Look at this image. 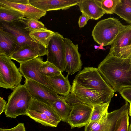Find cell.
<instances>
[{"mask_svg":"<svg viewBox=\"0 0 131 131\" xmlns=\"http://www.w3.org/2000/svg\"><path fill=\"white\" fill-rule=\"evenodd\" d=\"M130 59H124L108 54L98 69L106 82L115 92L131 86Z\"/></svg>","mask_w":131,"mask_h":131,"instance_id":"1","label":"cell"},{"mask_svg":"<svg viewBox=\"0 0 131 131\" xmlns=\"http://www.w3.org/2000/svg\"><path fill=\"white\" fill-rule=\"evenodd\" d=\"M129 26L124 25L118 19L110 17L98 22L92 35L99 44L103 46L111 45L118 35Z\"/></svg>","mask_w":131,"mask_h":131,"instance_id":"2","label":"cell"},{"mask_svg":"<svg viewBox=\"0 0 131 131\" xmlns=\"http://www.w3.org/2000/svg\"><path fill=\"white\" fill-rule=\"evenodd\" d=\"M32 100L24 84L14 89L8 97L4 110L7 117L15 118L19 115H27Z\"/></svg>","mask_w":131,"mask_h":131,"instance_id":"3","label":"cell"},{"mask_svg":"<svg viewBox=\"0 0 131 131\" xmlns=\"http://www.w3.org/2000/svg\"><path fill=\"white\" fill-rule=\"evenodd\" d=\"M0 23V28L11 33L15 37L19 48L27 45L37 52L39 57L47 55L46 49L36 42L30 36L29 34L31 31L27 28L25 18L13 22Z\"/></svg>","mask_w":131,"mask_h":131,"instance_id":"4","label":"cell"},{"mask_svg":"<svg viewBox=\"0 0 131 131\" xmlns=\"http://www.w3.org/2000/svg\"><path fill=\"white\" fill-rule=\"evenodd\" d=\"M74 79L84 87L96 90L112 98L115 92L103 78L98 68H95L84 67L79 72Z\"/></svg>","mask_w":131,"mask_h":131,"instance_id":"5","label":"cell"},{"mask_svg":"<svg viewBox=\"0 0 131 131\" xmlns=\"http://www.w3.org/2000/svg\"><path fill=\"white\" fill-rule=\"evenodd\" d=\"M64 97L72 107L68 120L71 129L88 125L90 122L93 107L80 102L71 93Z\"/></svg>","mask_w":131,"mask_h":131,"instance_id":"6","label":"cell"},{"mask_svg":"<svg viewBox=\"0 0 131 131\" xmlns=\"http://www.w3.org/2000/svg\"><path fill=\"white\" fill-rule=\"evenodd\" d=\"M23 75L9 57L0 55V86L13 90L21 85Z\"/></svg>","mask_w":131,"mask_h":131,"instance_id":"7","label":"cell"},{"mask_svg":"<svg viewBox=\"0 0 131 131\" xmlns=\"http://www.w3.org/2000/svg\"><path fill=\"white\" fill-rule=\"evenodd\" d=\"M64 38L59 33L54 32L46 48L47 61L53 64L61 71L65 70V48Z\"/></svg>","mask_w":131,"mask_h":131,"instance_id":"8","label":"cell"},{"mask_svg":"<svg viewBox=\"0 0 131 131\" xmlns=\"http://www.w3.org/2000/svg\"><path fill=\"white\" fill-rule=\"evenodd\" d=\"M71 93L80 102L93 106L94 105L110 102L112 98L96 90L84 87L74 79Z\"/></svg>","mask_w":131,"mask_h":131,"instance_id":"9","label":"cell"},{"mask_svg":"<svg viewBox=\"0 0 131 131\" xmlns=\"http://www.w3.org/2000/svg\"><path fill=\"white\" fill-rule=\"evenodd\" d=\"M129 105L128 102L120 108L104 113L97 121L90 122L85 126L84 131H114L117 120L122 112Z\"/></svg>","mask_w":131,"mask_h":131,"instance_id":"10","label":"cell"},{"mask_svg":"<svg viewBox=\"0 0 131 131\" xmlns=\"http://www.w3.org/2000/svg\"><path fill=\"white\" fill-rule=\"evenodd\" d=\"M24 85L32 99L51 106V103L58 99L60 96L54 91L40 83L25 79Z\"/></svg>","mask_w":131,"mask_h":131,"instance_id":"11","label":"cell"},{"mask_svg":"<svg viewBox=\"0 0 131 131\" xmlns=\"http://www.w3.org/2000/svg\"><path fill=\"white\" fill-rule=\"evenodd\" d=\"M43 59L42 58L38 57L20 63L19 69L23 76L25 79H29L40 83L53 91L48 78L42 75L40 72V68L43 62Z\"/></svg>","mask_w":131,"mask_h":131,"instance_id":"12","label":"cell"},{"mask_svg":"<svg viewBox=\"0 0 131 131\" xmlns=\"http://www.w3.org/2000/svg\"><path fill=\"white\" fill-rule=\"evenodd\" d=\"M65 48V70L69 75L81 69L82 63L81 55L78 51L77 44L75 45L68 38L64 39Z\"/></svg>","mask_w":131,"mask_h":131,"instance_id":"13","label":"cell"},{"mask_svg":"<svg viewBox=\"0 0 131 131\" xmlns=\"http://www.w3.org/2000/svg\"><path fill=\"white\" fill-rule=\"evenodd\" d=\"M79 0H29L30 5L46 12L48 11L66 10L77 5Z\"/></svg>","mask_w":131,"mask_h":131,"instance_id":"14","label":"cell"},{"mask_svg":"<svg viewBox=\"0 0 131 131\" xmlns=\"http://www.w3.org/2000/svg\"><path fill=\"white\" fill-rule=\"evenodd\" d=\"M0 6L10 7L22 13L24 17L28 19L38 20L46 15V12L30 4H21L14 3L7 0H0Z\"/></svg>","mask_w":131,"mask_h":131,"instance_id":"15","label":"cell"},{"mask_svg":"<svg viewBox=\"0 0 131 131\" xmlns=\"http://www.w3.org/2000/svg\"><path fill=\"white\" fill-rule=\"evenodd\" d=\"M77 5L82 13L90 19L98 20L106 14L102 7L100 0H79Z\"/></svg>","mask_w":131,"mask_h":131,"instance_id":"16","label":"cell"},{"mask_svg":"<svg viewBox=\"0 0 131 131\" xmlns=\"http://www.w3.org/2000/svg\"><path fill=\"white\" fill-rule=\"evenodd\" d=\"M19 48L15 38L0 28V55L10 57Z\"/></svg>","mask_w":131,"mask_h":131,"instance_id":"17","label":"cell"},{"mask_svg":"<svg viewBox=\"0 0 131 131\" xmlns=\"http://www.w3.org/2000/svg\"><path fill=\"white\" fill-rule=\"evenodd\" d=\"M67 74L66 77L61 73L53 77L48 78L53 91L58 95L65 97L71 92V86L68 80Z\"/></svg>","mask_w":131,"mask_h":131,"instance_id":"18","label":"cell"},{"mask_svg":"<svg viewBox=\"0 0 131 131\" xmlns=\"http://www.w3.org/2000/svg\"><path fill=\"white\" fill-rule=\"evenodd\" d=\"M39 57L37 52L29 46L26 45L20 47L10 57L20 63Z\"/></svg>","mask_w":131,"mask_h":131,"instance_id":"19","label":"cell"},{"mask_svg":"<svg viewBox=\"0 0 131 131\" xmlns=\"http://www.w3.org/2000/svg\"><path fill=\"white\" fill-rule=\"evenodd\" d=\"M131 40V25L120 33L111 45L108 54L113 55L120 49L128 45Z\"/></svg>","mask_w":131,"mask_h":131,"instance_id":"20","label":"cell"},{"mask_svg":"<svg viewBox=\"0 0 131 131\" xmlns=\"http://www.w3.org/2000/svg\"><path fill=\"white\" fill-rule=\"evenodd\" d=\"M50 104L61 121L68 123V116L72 107L64 99V97L60 95L58 99Z\"/></svg>","mask_w":131,"mask_h":131,"instance_id":"21","label":"cell"},{"mask_svg":"<svg viewBox=\"0 0 131 131\" xmlns=\"http://www.w3.org/2000/svg\"><path fill=\"white\" fill-rule=\"evenodd\" d=\"M28 109L44 114L58 124L61 121L52 106L36 100H32Z\"/></svg>","mask_w":131,"mask_h":131,"instance_id":"22","label":"cell"},{"mask_svg":"<svg viewBox=\"0 0 131 131\" xmlns=\"http://www.w3.org/2000/svg\"><path fill=\"white\" fill-rule=\"evenodd\" d=\"M24 18L20 11L10 7L0 6V22H10L18 21Z\"/></svg>","mask_w":131,"mask_h":131,"instance_id":"23","label":"cell"},{"mask_svg":"<svg viewBox=\"0 0 131 131\" xmlns=\"http://www.w3.org/2000/svg\"><path fill=\"white\" fill-rule=\"evenodd\" d=\"M54 33V32L46 28L41 30L31 31L29 35L36 42L43 46L46 49Z\"/></svg>","mask_w":131,"mask_h":131,"instance_id":"24","label":"cell"},{"mask_svg":"<svg viewBox=\"0 0 131 131\" xmlns=\"http://www.w3.org/2000/svg\"><path fill=\"white\" fill-rule=\"evenodd\" d=\"M114 13L131 25V0H121L116 6Z\"/></svg>","mask_w":131,"mask_h":131,"instance_id":"25","label":"cell"},{"mask_svg":"<svg viewBox=\"0 0 131 131\" xmlns=\"http://www.w3.org/2000/svg\"><path fill=\"white\" fill-rule=\"evenodd\" d=\"M27 116L45 126L56 127L58 124L45 114L35 110L28 109Z\"/></svg>","mask_w":131,"mask_h":131,"instance_id":"26","label":"cell"},{"mask_svg":"<svg viewBox=\"0 0 131 131\" xmlns=\"http://www.w3.org/2000/svg\"><path fill=\"white\" fill-rule=\"evenodd\" d=\"M129 106L122 113L117 120L114 131H129Z\"/></svg>","mask_w":131,"mask_h":131,"instance_id":"27","label":"cell"},{"mask_svg":"<svg viewBox=\"0 0 131 131\" xmlns=\"http://www.w3.org/2000/svg\"><path fill=\"white\" fill-rule=\"evenodd\" d=\"M41 74L47 77L50 78L62 73L60 70L51 62H43L40 68Z\"/></svg>","mask_w":131,"mask_h":131,"instance_id":"28","label":"cell"},{"mask_svg":"<svg viewBox=\"0 0 131 131\" xmlns=\"http://www.w3.org/2000/svg\"><path fill=\"white\" fill-rule=\"evenodd\" d=\"M110 102L93 105L90 122L95 121L100 118L105 113L108 112Z\"/></svg>","mask_w":131,"mask_h":131,"instance_id":"29","label":"cell"},{"mask_svg":"<svg viewBox=\"0 0 131 131\" xmlns=\"http://www.w3.org/2000/svg\"><path fill=\"white\" fill-rule=\"evenodd\" d=\"M102 7L106 14L114 13L117 5L121 0H100Z\"/></svg>","mask_w":131,"mask_h":131,"instance_id":"30","label":"cell"},{"mask_svg":"<svg viewBox=\"0 0 131 131\" xmlns=\"http://www.w3.org/2000/svg\"><path fill=\"white\" fill-rule=\"evenodd\" d=\"M27 28L30 31H39L46 28L42 22L38 20L25 18Z\"/></svg>","mask_w":131,"mask_h":131,"instance_id":"31","label":"cell"},{"mask_svg":"<svg viewBox=\"0 0 131 131\" xmlns=\"http://www.w3.org/2000/svg\"><path fill=\"white\" fill-rule=\"evenodd\" d=\"M112 55L124 59H131V40L128 45L120 49Z\"/></svg>","mask_w":131,"mask_h":131,"instance_id":"32","label":"cell"},{"mask_svg":"<svg viewBox=\"0 0 131 131\" xmlns=\"http://www.w3.org/2000/svg\"><path fill=\"white\" fill-rule=\"evenodd\" d=\"M120 94L126 101L131 102V88L129 87L124 88L119 92Z\"/></svg>","mask_w":131,"mask_h":131,"instance_id":"33","label":"cell"},{"mask_svg":"<svg viewBox=\"0 0 131 131\" xmlns=\"http://www.w3.org/2000/svg\"><path fill=\"white\" fill-rule=\"evenodd\" d=\"M0 131H26L25 128L23 123H19L12 128L6 129L0 128Z\"/></svg>","mask_w":131,"mask_h":131,"instance_id":"34","label":"cell"},{"mask_svg":"<svg viewBox=\"0 0 131 131\" xmlns=\"http://www.w3.org/2000/svg\"><path fill=\"white\" fill-rule=\"evenodd\" d=\"M90 18L83 13L80 16L78 21V24L80 28L83 27L87 24L88 21Z\"/></svg>","mask_w":131,"mask_h":131,"instance_id":"35","label":"cell"},{"mask_svg":"<svg viewBox=\"0 0 131 131\" xmlns=\"http://www.w3.org/2000/svg\"><path fill=\"white\" fill-rule=\"evenodd\" d=\"M6 104V101L3 98L0 97V115L4 111Z\"/></svg>","mask_w":131,"mask_h":131,"instance_id":"36","label":"cell"},{"mask_svg":"<svg viewBox=\"0 0 131 131\" xmlns=\"http://www.w3.org/2000/svg\"><path fill=\"white\" fill-rule=\"evenodd\" d=\"M8 1L19 4H30L29 0H7Z\"/></svg>","mask_w":131,"mask_h":131,"instance_id":"37","label":"cell"},{"mask_svg":"<svg viewBox=\"0 0 131 131\" xmlns=\"http://www.w3.org/2000/svg\"><path fill=\"white\" fill-rule=\"evenodd\" d=\"M129 114L131 117V102L129 103Z\"/></svg>","mask_w":131,"mask_h":131,"instance_id":"38","label":"cell"},{"mask_svg":"<svg viewBox=\"0 0 131 131\" xmlns=\"http://www.w3.org/2000/svg\"><path fill=\"white\" fill-rule=\"evenodd\" d=\"M129 131H131V117L130 124L129 125Z\"/></svg>","mask_w":131,"mask_h":131,"instance_id":"39","label":"cell"},{"mask_svg":"<svg viewBox=\"0 0 131 131\" xmlns=\"http://www.w3.org/2000/svg\"><path fill=\"white\" fill-rule=\"evenodd\" d=\"M130 63L131 64V59H130Z\"/></svg>","mask_w":131,"mask_h":131,"instance_id":"40","label":"cell"},{"mask_svg":"<svg viewBox=\"0 0 131 131\" xmlns=\"http://www.w3.org/2000/svg\"><path fill=\"white\" fill-rule=\"evenodd\" d=\"M128 87H130L131 88V86H128Z\"/></svg>","mask_w":131,"mask_h":131,"instance_id":"41","label":"cell"}]
</instances>
